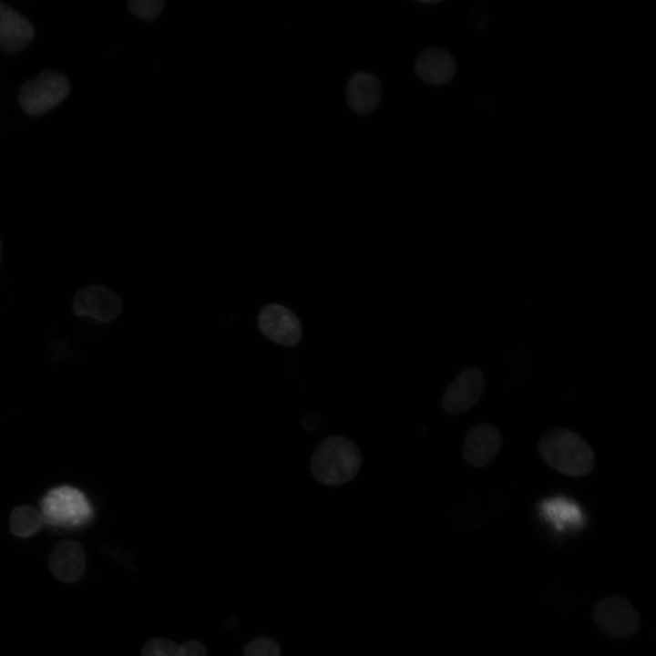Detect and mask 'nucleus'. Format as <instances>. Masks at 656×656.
<instances>
[{"label":"nucleus","instance_id":"obj_1","mask_svg":"<svg viewBox=\"0 0 656 656\" xmlns=\"http://www.w3.org/2000/svg\"><path fill=\"white\" fill-rule=\"evenodd\" d=\"M538 451L548 466L566 477H586L596 466L590 445L571 429L558 427L545 432L538 439Z\"/></svg>","mask_w":656,"mask_h":656},{"label":"nucleus","instance_id":"obj_2","mask_svg":"<svg viewBox=\"0 0 656 656\" xmlns=\"http://www.w3.org/2000/svg\"><path fill=\"white\" fill-rule=\"evenodd\" d=\"M362 454L349 438L331 436L318 445L311 460V470L316 480L327 486H337L352 480L359 471Z\"/></svg>","mask_w":656,"mask_h":656},{"label":"nucleus","instance_id":"obj_3","mask_svg":"<svg viewBox=\"0 0 656 656\" xmlns=\"http://www.w3.org/2000/svg\"><path fill=\"white\" fill-rule=\"evenodd\" d=\"M45 522L62 528L85 525L93 517V508L85 494L71 486L50 489L41 499Z\"/></svg>","mask_w":656,"mask_h":656},{"label":"nucleus","instance_id":"obj_4","mask_svg":"<svg viewBox=\"0 0 656 656\" xmlns=\"http://www.w3.org/2000/svg\"><path fill=\"white\" fill-rule=\"evenodd\" d=\"M69 92L67 77L57 72L44 71L20 88L18 100L28 115L46 113L65 99Z\"/></svg>","mask_w":656,"mask_h":656},{"label":"nucleus","instance_id":"obj_5","mask_svg":"<svg viewBox=\"0 0 656 656\" xmlns=\"http://www.w3.org/2000/svg\"><path fill=\"white\" fill-rule=\"evenodd\" d=\"M598 627L614 638H628L640 628L641 618L635 607L620 596L600 599L592 610Z\"/></svg>","mask_w":656,"mask_h":656},{"label":"nucleus","instance_id":"obj_6","mask_svg":"<svg viewBox=\"0 0 656 656\" xmlns=\"http://www.w3.org/2000/svg\"><path fill=\"white\" fill-rule=\"evenodd\" d=\"M122 311L119 296L111 289L91 284L76 292L72 301V312L77 317H89L100 323L116 320Z\"/></svg>","mask_w":656,"mask_h":656},{"label":"nucleus","instance_id":"obj_7","mask_svg":"<svg viewBox=\"0 0 656 656\" xmlns=\"http://www.w3.org/2000/svg\"><path fill=\"white\" fill-rule=\"evenodd\" d=\"M485 375L477 367L460 372L442 397L443 409L449 415L463 414L473 408L485 390Z\"/></svg>","mask_w":656,"mask_h":656},{"label":"nucleus","instance_id":"obj_8","mask_svg":"<svg viewBox=\"0 0 656 656\" xmlns=\"http://www.w3.org/2000/svg\"><path fill=\"white\" fill-rule=\"evenodd\" d=\"M502 446L503 436L499 428L491 423H479L467 431L463 443V456L469 466L483 468L496 458Z\"/></svg>","mask_w":656,"mask_h":656},{"label":"nucleus","instance_id":"obj_9","mask_svg":"<svg viewBox=\"0 0 656 656\" xmlns=\"http://www.w3.org/2000/svg\"><path fill=\"white\" fill-rule=\"evenodd\" d=\"M258 327L271 341L285 346L298 343L302 335L301 323L288 308L271 303L259 313Z\"/></svg>","mask_w":656,"mask_h":656},{"label":"nucleus","instance_id":"obj_10","mask_svg":"<svg viewBox=\"0 0 656 656\" xmlns=\"http://www.w3.org/2000/svg\"><path fill=\"white\" fill-rule=\"evenodd\" d=\"M48 563L52 574L61 581L72 583L86 570L87 558L83 547L75 540H62L52 548Z\"/></svg>","mask_w":656,"mask_h":656},{"label":"nucleus","instance_id":"obj_11","mask_svg":"<svg viewBox=\"0 0 656 656\" xmlns=\"http://www.w3.org/2000/svg\"><path fill=\"white\" fill-rule=\"evenodd\" d=\"M382 92L378 79L369 72L354 74L346 87V99L353 111L368 115L378 107Z\"/></svg>","mask_w":656,"mask_h":656},{"label":"nucleus","instance_id":"obj_12","mask_svg":"<svg viewBox=\"0 0 656 656\" xmlns=\"http://www.w3.org/2000/svg\"><path fill=\"white\" fill-rule=\"evenodd\" d=\"M35 36L31 23L12 7L0 3V47L7 51H19Z\"/></svg>","mask_w":656,"mask_h":656},{"label":"nucleus","instance_id":"obj_13","mask_svg":"<svg viewBox=\"0 0 656 656\" xmlns=\"http://www.w3.org/2000/svg\"><path fill=\"white\" fill-rule=\"evenodd\" d=\"M415 69L423 81L433 85H445L455 75L456 61L448 51L433 47L425 49L417 56Z\"/></svg>","mask_w":656,"mask_h":656},{"label":"nucleus","instance_id":"obj_14","mask_svg":"<svg viewBox=\"0 0 656 656\" xmlns=\"http://www.w3.org/2000/svg\"><path fill=\"white\" fill-rule=\"evenodd\" d=\"M141 656H206V648L198 641L179 645L168 639L154 638L145 643Z\"/></svg>","mask_w":656,"mask_h":656},{"label":"nucleus","instance_id":"obj_15","mask_svg":"<svg viewBox=\"0 0 656 656\" xmlns=\"http://www.w3.org/2000/svg\"><path fill=\"white\" fill-rule=\"evenodd\" d=\"M44 523L41 511L30 506H17L10 514V530L19 538L32 537L43 528Z\"/></svg>","mask_w":656,"mask_h":656},{"label":"nucleus","instance_id":"obj_16","mask_svg":"<svg viewBox=\"0 0 656 656\" xmlns=\"http://www.w3.org/2000/svg\"><path fill=\"white\" fill-rule=\"evenodd\" d=\"M544 509L550 517H554L551 519L559 528H562L566 524L575 525L581 519L577 506L563 499L548 502Z\"/></svg>","mask_w":656,"mask_h":656},{"label":"nucleus","instance_id":"obj_17","mask_svg":"<svg viewBox=\"0 0 656 656\" xmlns=\"http://www.w3.org/2000/svg\"><path fill=\"white\" fill-rule=\"evenodd\" d=\"M244 656H281L278 643L268 637H261L251 641L244 648Z\"/></svg>","mask_w":656,"mask_h":656},{"label":"nucleus","instance_id":"obj_18","mask_svg":"<svg viewBox=\"0 0 656 656\" xmlns=\"http://www.w3.org/2000/svg\"><path fill=\"white\" fill-rule=\"evenodd\" d=\"M2 249H3V241H2V239H1V237H0V261H1Z\"/></svg>","mask_w":656,"mask_h":656}]
</instances>
